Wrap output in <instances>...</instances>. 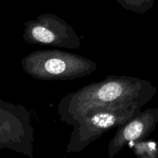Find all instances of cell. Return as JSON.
Returning a JSON list of instances; mask_svg holds the SVG:
<instances>
[{
	"label": "cell",
	"instance_id": "obj_5",
	"mask_svg": "<svg viewBox=\"0 0 158 158\" xmlns=\"http://www.w3.org/2000/svg\"><path fill=\"white\" fill-rule=\"evenodd\" d=\"M156 114L151 110L141 112L117 127L115 135L108 144L109 157H114L128 143L143 140L149 134L155 121Z\"/></svg>",
	"mask_w": 158,
	"mask_h": 158
},
{
	"label": "cell",
	"instance_id": "obj_3",
	"mask_svg": "<svg viewBox=\"0 0 158 158\" xmlns=\"http://www.w3.org/2000/svg\"><path fill=\"white\" fill-rule=\"evenodd\" d=\"M140 111L141 108L131 106L102 110L89 114L73 127L66 152H81L105 133L126 123Z\"/></svg>",
	"mask_w": 158,
	"mask_h": 158
},
{
	"label": "cell",
	"instance_id": "obj_1",
	"mask_svg": "<svg viewBox=\"0 0 158 158\" xmlns=\"http://www.w3.org/2000/svg\"><path fill=\"white\" fill-rule=\"evenodd\" d=\"M152 95L151 85L138 77L107 76L64 96L57 113L60 121L74 127L89 114L102 110L141 108Z\"/></svg>",
	"mask_w": 158,
	"mask_h": 158
},
{
	"label": "cell",
	"instance_id": "obj_7",
	"mask_svg": "<svg viewBox=\"0 0 158 158\" xmlns=\"http://www.w3.org/2000/svg\"><path fill=\"white\" fill-rule=\"evenodd\" d=\"M133 145L134 153L137 157H152L153 152L156 150V143L154 142H142L140 141L134 142Z\"/></svg>",
	"mask_w": 158,
	"mask_h": 158
},
{
	"label": "cell",
	"instance_id": "obj_4",
	"mask_svg": "<svg viewBox=\"0 0 158 158\" xmlns=\"http://www.w3.org/2000/svg\"><path fill=\"white\" fill-rule=\"evenodd\" d=\"M23 38L26 43L53 47L78 49L81 39L63 19L52 13H43L25 24Z\"/></svg>",
	"mask_w": 158,
	"mask_h": 158
},
{
	"label": "cell",
	"instance_id": "obj_2",
	"mask_svg": "<svg viewBox=\"0 0 158 158\" xmlns=\"http://www.w3.org/2000/svg\"><path fill=\"white\" fill-rule=\"evenodd\" d=\"M22 65L27 74L40 80H69L90 75L97 69L93 60L58 49H40L24 57Z\"/></svg>",
	"mask_w": 158,
	"mask_h": 158
},
{
	"label": "cell",
	"instance_id": "obj_6",
	"mask_svg": "<svg viewBox=\"0 0 158 158\" xmlns=\"http://www.w3.org/2000/svg\"><path fill=\"white\" fill-rule=\"evenodd\" d=\"M121 7L127 11L142 14L151 6L154 0H116Z\"/></svg>",
	"mask_w": 158,
	"mask_h": 158
}]
</instances>
